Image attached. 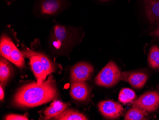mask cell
<instances>
[{
	"mask_svg": "<svg viewBox=\"0 0 159 120\" xmlns=\"http://www.w3.org/2000/svg\"><path fill=\"white\" fill-rule=\"evenodd\" d=\"M145 111L139 107H134L131 108L126 113L125 120H145L146 113Z\"/></svg>",
	"mask_w": 159,
	"mask_h": 120,
	"instance_id": "cell-17",
	"label": "cell"
},
{
	"mask_svg": "<svg viewBox=\"0 0 159 120\" xmlns=\"http://www.w3.org/2000/svg\"><path fill=\"white\" fill-rule=\"evenodd\" d=\"M148 35L152 37L159 38V26L153 28L152 31L150 32Z\"/></svg>",
	"mask_w": 159,
	"mask_h": 120,
	"instance_id": "cell-22",
	"label": "cell"
},
{
	"mask_svg": "<svg viewBox=\"0 0 159 120\" xmlns=\"http://www.w3.org/2000/svg\"><path fill=\"white\" fill-rule=\"evenodd\" d=\"M69 104L62 103L61 101L54 100L50 106L44 110V119H52L53 117L59 115L67 108Z\"/></svg>",
	"mask_w": 159,
	"mask_h": 120,
	"instance_id": "cell-12",
	"label": "cell"
},
{
	"mask_svg": "<svg viewBox=\"0 0 159 120\" xmlns=\"http://www.w3.org/2000/svg\"><path fill=\"white\" fill-rule=\"evenodd\" d=\"M98 107L100 113L105 118L108 119H117L122 114L123 112L122 105L111 100L99 102Z\"/></svg>",
	"mask_w": 159,
	"mask_h": 120,
	"instance_id": "cell-8",
	"label": "cell"
},
{
	"mask_svg": "<svg viewBox=\"0 0 159 120\" xmlns=\"http://www.w3.org/2000/svg\"><path fill=\"white\" fill-rule=\"evenodd\" d=\"M11 69L10 64L4 58H1L0 60V81L1 84L5 85L10 78Z\"/></svg>",
	"mask_w": 159,
	"mask_h": 120,
	"instance_id": "cell-15",
	"label": "cell"
},
{
	"mask_svg": "<svg viewBox=\"0 0 159 120\" xmlns=\"http://www.w3.org/2000/svg\"><path fill=\"white\" fill-rule=\"evenodd\" d=\"M99 1L102 2H107L109 1H110V0H99Z\"/></svg>",
	"mask_w": 159,
	"mask_h": 120,
	"instance_id": "cell-24",
	"label": "cell"
},
{
	"mask_svg": "<svg viewBox=\"0 0 159 120\" xmlns=\"http://www.w3.org/2000/svg\"><path fill=\"white\" fill-rule=\"evenodd\" d=\"M135 93L131 89L124 88L120 90L119 95V100L122 103H131L135 100Z\"/></svg>",
	"mask_w": 159,
	"mask_h": 120,
	"instance_id": "cell-19",
	"label": "cell"
},
{
	"mask_svg": "<svg viewBox=\"0 0 159 120\" xmlns=\"http://www.w3.org/2000/svg\"><path fill=\"white\" fill-rule=\"evenodd\" d=\"M56 120H87L88 118L82 113L76 110L67 108L63 112L52 118Z\"/></svg>",
	"mask_w": 159,
	"mask_h": 120,
	"instance_id": "cell-13",
	"label": "cell"
},
{
	"mask_svg": "<svg viewBox=\"0 0 159 120\" xmlns=\"http://www.w3.org/2000/svg\"><path fill=\"white\" fill-rule=\"evenodd\" d=\"M0 100L2 101L4 98V90L2 87V84H1V86H0Z\"/></svg>",
	"mask_w": 159,
	"mask_h": 120,
	"instance_id": "cell-23",
	"label": "cell"
},
{
	"mask_svg": "<svg viewBox=\"0 0 159 120\" xmlns=\"http://www.w3.org/2000/svg\"><path fill=\"white\" fill-rule=\"evenodd\" d=\"M122 79L128 82L135 88L142 89L148 79L147 74L139 72H122Z\"/></svg>",
	"mask_w": 159,
	"mask_h": 120,
	"instance_id": "cell-10",
	"label": "cell"
},
{
	"mask_svg": "<svg viewBox=\"0 0 159 120\" xmlns=\"http://www.w3.org/2000/svg\"><path fill=\"white\" fill-rule=\"evenodd\" d=\"M11 62L20 69L23 68L25 66L24 55L22 52H21L18 49L15 45H13L11 53Z\"/></svg>",
	"mask_w": 159,
	"mask_h": 120,
	"instance_id": "cell-18",
	"label": "cell"
},
{
	"mask_svg": "<svg viewBox=\"0 0 159 120\" xmlns=\"http://www.w3.org/2000/svg\"><path fill=\"white\" fill-rule=\"evenodd\" d=\"M93 66L85 62H79L70 70V81H85L89 80L93 73Z\"/></svg>",
	"mask_w": 159,
	"mask_h": 120,
	"instance_id": "cell-7",
	"label": "cell"
},
{
	"mask_svg": "<svg viewBox=\"0 0 159 120\" xmlns=\"http://www.w3.org/2000/svg\"><path fill=\"white\" fill-rule=\"evenodd\" d=\"M74 36V33L66 26L56 25L52 35V46L56 50H60L73 43Z\"/></svg>",
	"mask_w": 159,
	"mask_h": 120,
	"instance_id": "cell-3",
	"label": "cell"
},
{
	"mask_svg": "<svg viewBox=\"0 0 159 120\" xmlns=\"http://www.w3.org/2000/svg\"><path fill=\"white\" fill-rule=\"evenodd\" d=\"M22 53L24 56L30 60L31 68L37 82L41 83L45 81L47 75L40 57L29 48L24 49Z\"/></svg>",
	"mask_w": 159,
	"mask_h": 120,
	"instance_id": "cell-6",
	"label": "cell"
},
{
	"mask_svg": "<svg viewBox=\"0 0 159 120\" xmlns=\"http://www.w3.org/2000/svg\"><path fill=\"white\" fill-rule=\"evenodd\" d=\"M132 104L145 112H155L159 107V93L157 91L147 92L133 101Z\"/></svg>",
	"mask_w": 159,
	"mask_h": 120,
	"instance_id": "cell-4",
	"label": "cell"
},
{
	"mask_svg": "<svg viewBox=\"0 0 159 120\" xmlns=\"http://www.w3.org/2000/svg\"><path fill=\"white\" fill-rule=\"evenodd\" d=\"M148 62L151 69L159 70V47L157 45H153L150 48Z\"/></svg>",
	"mask_w": 159,
	"mask_h": 120,
	"instance_id": "cell-16",
	"label": "cell"
},
{
	"mask_svg": "<svg viewBox=\"0 0 159 120\" xmlns=\"http://www.w3.org/2000/svg\"><path fill=\"white\" fill-rule=\"evenodd\" d=\"M36 7L41 14L52 16L68 4V0H36Z\"/></svg>",
	"mask_w": 159,
	"mask_h": 120,
	"instance_id": "cell-5",
	"label": "cell"
},
{
	"mask_svg": "<svg viewBox=\"0 0 159 120\" xmlns=\"http://www.w3.org/2000/svg\"><path fill=\"white\" fill-rule=\"evenodd\" d=\"M14 45V43L9 36L6 35H2L0 42L1 55L10 62L11 53Z\"/></svg>",
	"mask_w": 159,
	"mask_h": 120,
	"instance_id": "cell-14",
	"label": "cell"
},
{
	"mask_svg": "<svg viewBox=\"0 0 159 120\" xmlns=\"http://www.w3.org/2000/svg\"><path fill=\"white\" fill-rule=\"evenodd\" d=\"M53 76L41 83L32 82L21 86L13 98L12 103L20 108H32L49 103L58 96Z\"/></svg>",
	"mask_w": 159,
	"mask_h": 120,
	"instance_id": "cell-1",
	"label": "cell"
},
{
	"mask_svg": "<svg viewBox=\"0 0 159 120\" xmlns=\"http://www.w3.org/2000/svg\"><path fill=\"white\" fill-rule=\"evenodd\" d=\"M34 54L40 57L47 76L50 75L52 73L55 71V68L52 64V62L50 60L46 55L41 53L37 52L34 51Z\"/></svg>",
	"mask_w": 159,
	"mask_h": 120,
	"instance_id": "cell-20",
	"label": "cell"
},
{
	"mask_svg": "<svg viewBox=\"0 0 159 120\" xmlns=\"http://www.w3.org/2000/svg\"><path fill=\"white\" fill-rule=\"evenodd\" d=\"M70 94L71 97L75 100L79 101H85L90 94L89 86L85 81L72 82Z\"/></svg>",
	"mask_w": 159,
	"mask_h": 120,
	"instance_id": "cell-11",
	"label": "cell"
},
{
	"mask_svg": "<svg viewBox=\"0 0 159 120\" xmlns=\"http://www.w3.org/2000/svg\"><path fill=\"white\" fill-rule=\"evenodd\" d=\"M122 79V74L117 65L111 61L101 70L95 78L97 85L104 87H111Z\"/></svg>",
	"mask_w": 159,
	"mask_h": 120,
	"instance_id": "cell-2",
	"label": "cell"
},
{
	"mask_svg": "<svg viewBox=\"0 0 159 120\" xmlns=\"http://www.w3.org/2000/svg\"><path fill=\"white\" fill-rule=\"evenodd\" d=\"M4 120H28L27 114H10L4 117Z\"/></svg>",
	"mask_w": 159,
	"mask_h": 120,
	"instance_id": "cell-21",
	"label": "cell"
},
{
	"mask_svg": "<svg viewBox=\"0 0 159 120\" xmlns=\"http://www.w3.org/2000/svg\"><path fill=\"white\" fill-rule=\"evenodd\" d=\"M145 16L153 28L159 26V0H141Z\"/></svg>",
	"mask_w": 159,
	"mask_h": 120,
	"instance_id": "cell-9",
	"label": "cell"
}]
</instances>
